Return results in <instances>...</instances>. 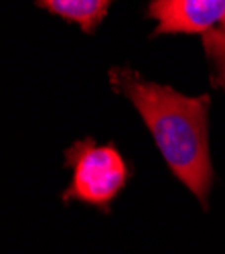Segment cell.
I'll use <instances>...</instances> for the list:
<instances>
[{"instance_id":"6da1fadb","label":"cell","mask_w":225,"mask_h":254,"mask_svg":"<svg viewBox=\"0 0 225 254\" xmlns=\"http://www.w3.org/2000/svg\"><path fill=\"white\" fill-rule=\"evenodd\" d=\"M110 83L118 94L132 102L171 173L207 209L213 183L209 94H180L169 86L148 81L128 67L110 69Z\"/></svg>"},{"instance_id":"7a4b0ae2","label":"cell","mask_w":225,"mask_h":254,"mask_svg":"<svg viewBox=\"0 0 225 254\" xmlns=\"http://www.w3.org/2000/svg\"><path fill=\"white\" fill-rule=\"evenodd\" d=\"M71 167V183L61 199L79 201L108 211L130 179V167L114 144H97L93 138L75 140L65 151Z\"/></svg>"},{"instance_id":"3957f363","label":"cell","mask_w":225,"mask_h":254,"mask_svg":"<svg viewBox=\"0 0 225 254\" xmlns=\"http://www.w3.org/2000/svg\"><path fill=\"white\" fill-rule=\"evenodd\" d=\"M146 14L154 35H205L225 25V0H152Z\"/></svg>"},{"instance_id":"277c9868","label":"cell","mask_w":225,"mask_h":254,"mask_svg":"<svg viewBox=\"0 0 225 254\" xmlns=\"http://www.w3.org/2000/svg\"><path fill=\"white\" fill-rule=\"evenodd\" d=\"M112 2L114 0H37L41 8L69 20L86 33H93L99 27Z\"/></svg>"},{"instance_id":"5b68a950","label":"cell","mask_w":225,"mask_h":254,"mask_svg":"<svg viewBox=\"0 0 225 254\" xmlns=\"http://www.w3.org/2000/svg\"><path fill=\"white\" fill-rule=\"evenodd\" d=\"M203 47L213 65L211 83L215 88L225 90V25L203 35Z\"/></svg>"}]
</instances>
